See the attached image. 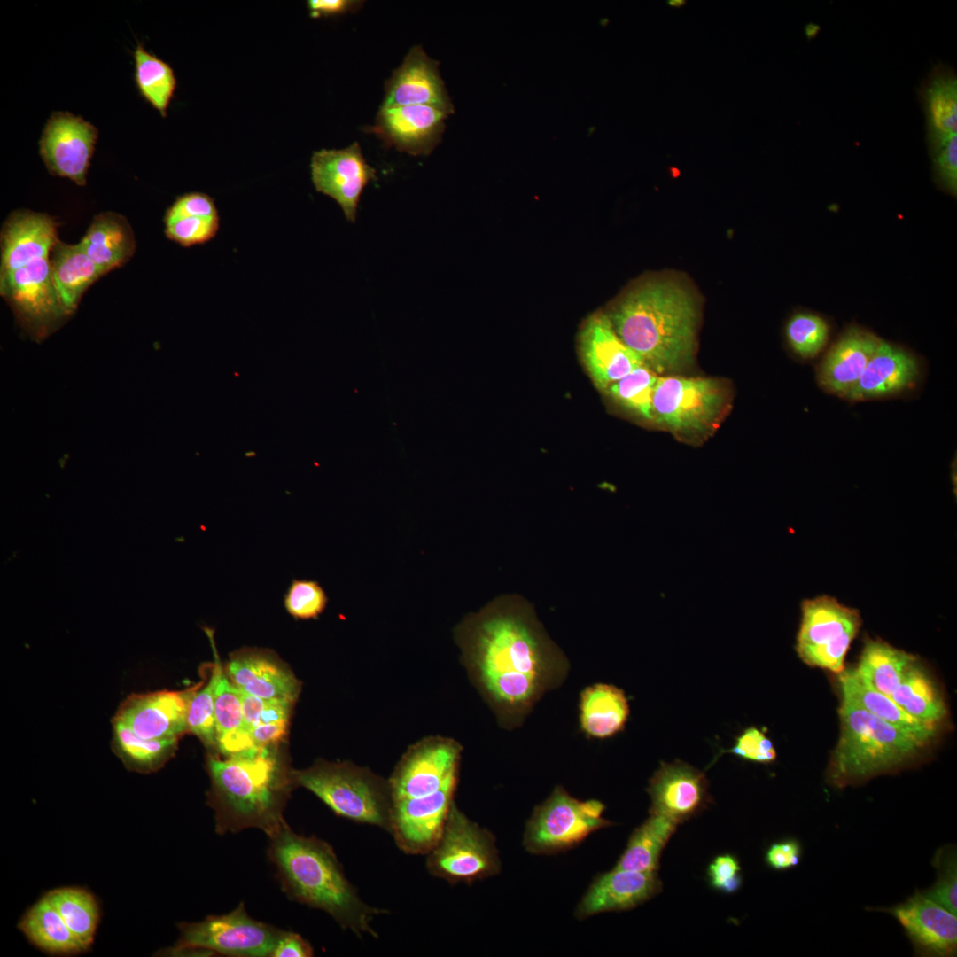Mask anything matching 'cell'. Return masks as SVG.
<instances>
[{
    "label": "cell",
    "mask_w": 957,
    "mask_h": 957,
    "mask_svg": "<svg viewBox=\"0 0 957 957\" xmlns=\"http://www.w3.org/2000/svg\"><path fill=\"white\" fill-rule=\"evenodd\" d=\"M801 845L796 839L775 842L766 852V862L773 869L787 870L796 867L801 858Z\"/></svg>",
    "instance_id": "cell-50"
},
{
    "label": "cell",
    "mask_w": 957,
    "mask_h": 957,
    "mask_svg": "<svg viewBox=\"0 0 957 957\" xmlns=\"http://www.w3.org/2000/svg\"><path fill=\"white\" fill-rule=\"evenodd\" d=\"M935 182L948 194H957V135L930 151Z\"/></svg>",
    "instance_id": "cell-48"
},
{
    "label": "cell",
    "mask_w": 957,
    "mask_h": 957,
    "mask_svg": "<svg viewBox=\"0 0 957 957\" xmlns=\"http://www.w3.org/2000/svg\"><path fill=\"white\" fill-rule=\"evenodd\" d=\"M920 376V363L913 354L881 339L859 381L845 399L867 401L896 396L914 388Z\"/></svg>",
    "instance_id": "cell-23"
},
{
    "label": "cell",
    "mask_w": 957,
    "mask_h": 957,
    "mask_svg": "<svg viewBox=\"0 0 957 957\" xmlns=\"http://www.w3.org/2000/svg\"><path fill=\"white\" fill-rule=\"evenodd\" d=\"M167 237L183 247L204 245L217 235L220 216L214 198L193 191L176 198L164 215Z\"/></svg>",
    "instance_id": "cell-28"
},
{
    "label": "cell",
    "mask_w": 957,
    "mask_h": 957,
    "mask_svg": "<svg viewBox=\"0 0 957 957\" xmlns=\"http://www.w3.org/2000/svg\"><path fill=\"white\" fill-rule=\"evenodd\" d=\"M207 766L217 833L256 828L269 837L287 824L283 811L288 778L270 747L253 748L224 759L210 756Z\"/></svg>",
    "instance_id": "cell-5"
},
{
    "label": "cell",
    "mask_w": 957,
    "mask_h": 957,
    "mask_svg": "<svg viewBox=\"0 0 957 957\" xmlns=\"http://www.w3.org/2000/svg\"><path fill=\"white\" fill-rule=\"evenodd\" d=\"M709 782L704 772L681 761L661 762L650 780V813L678 824L696 815L711 803Z\"/></svg>",
    "instance_id": "cell-17"
},
{
    "label": "cell",
    "mask_w": 957,
    "mask_h": 957,
    "mask_svg": "<svg viewBox=\"0 0 957 957\" xmlns=\"http://www.w3.org/2000/svg\"><path fill=\"white\" fill-rule=\"evenodd\" d=\"M232 683L243 693L293 704L300 684L292 673L265 653L243 650L228 664Z\"/></svg>",
    "instance_id": "cell-26"
},
{
    "label": "cell",
    "mask_w": 957,
    "mask_h": 957,
    "mask_svg": "<svg viewBox=\"0 0 957 957\" xmlns=\"http://www.w3.org/2000/svg\"><path fill=\"white\" fill-rule=\"evenodd\" d=\"M245 726L250 731L256 726L288 722L292 704L268 700L241 692Z\"/></svg>",
    "instance_id": "cell-47"
},
{
    "label": "cell",
    "mask_w": 957,
    "mask_h": 957,
    "mask_svg": "<svg viewBox=\"0 0 957 957\" xmlns=\"http://www.w3.org/2000/svg\"><path fill=\"white\" fill-rule=\"evenodd\" d=\"M447 116L428 105L380 106L371 131L388 147L426 156L440 142Z\"/></svg>",
    "instance_id": "cell-18"
},
{
    "label": "cell",
    "mask_w": 957,
    "mask_h": 957,
    "mask_svg": "<svg viewBox=\"0 0 957 957\" xmlns=\"http://www.w3.org/2000/svg\"><path fill=\"white\" fill-rule=\"evenodd\" d=\"M362 4L358 0H308L307 5L310 17L319 19L356 12Z\"/></svg>",
    "instance_id": "cell-51"
},
{
    "label": "cell",
    "mask_w": 957,
    "mask_h": 957,
    "mask_svg": "<svg viewBox=\"0 0 957 957\" xmlns=\"http://www.w3.org/2000/svg\"><path fill=\"white\" fill-rule=\"evenodd\" d=\"M314 952L310 944L300 935L284 931L278 940L272 957H308Z\"/></svg>",
    "instance_id": "cell-52"
},
{
    "label": "cell",
    "mask_w": 957,
    "mask_h": 957,
    "mask_svg": "<svg viewBox=\"0 0 957 957\" xmlns=\"http://www.w3.org/2000/svg\"><path fill=\"white\" fill-rule=\"evenodd\" d=\"M327 603L326 593L315 580H292L284 595L287 612L297 619H316Z\"/></svg>",
    "instance_id": "cell-45"
},
{
    "label": "cell",
    "mask_w": 957,
    "mask_h": 957,
    "mask_svg": "<svg viewBox=\"0 0 957 957\" xmlns=\"http://www.w3.org/2000/svg\"><path fill=\"white\" fill-rule=\"evenodd\" d=\"M659 375L642 365L610 385L603 393L619 408L646 422H653L652 400Z\"/></svg>",
    "instance_id": "cell-41"
},
{
    "label": "cell",
    "mask_w": 957,
    "mask_h": 957,
    "mask_svg": "<svg viewBox=\"0 0 957 957\" xmlns=\"http://www.w3.org/2000/svg\"><path fill=\"white\" fill-rule=\"evenodd\" d=\"M881 338L858 326L848 328L834 343L817 368L819 385L844 397L856 385Z\"/></svg>",
    "instance_id": "cell-24"
},
{
    "label": "cell",
    "mask_w": 957,
    "mask_h": 957,
    "mask_svg": "<svg viewBox=\"0 0 957 957\" xmlns=\"http://www.w3.org/2000/svg\"><path fill=\"white\" fill-rule=\"evenodd\" d=\"M310 175L315 191L335 200L346 219L354 223L361 196L377 173L366 161L359 143L354 142L343 149L314 152Z\"/></svg>",
    "instance_id": "cell-15"
},
{
    "label": "cell",
    "mask_w": 957,
    "mask_h": 957,
    "mask_svg": "<svg viewBox=\"0 0 957 957\" xmlns=\"http://www.w3.org/2000/svg\"><path fill=\"white\" fill-rule=\"evenodd\" d=\"M678 825L665 817L650 814L633 832L614 868L657 872L661 852Z\"/></svg>",
    "instance_id": "cell-37"
},
{
    "label": "cell",
    "mask_w": 957,
    "mask_h": 957,
    "mask_svg": "<svg viewBox=\"0 0 957 957\" xmlns=\"http://www.w3.org/2000/svg\"><path fill=\"white\" fill-rule=\"evenodd\" d=\"M839 717L840 736L829 766V779L839 788L895 770L926 745L844 700Z\"/></svg>",
    "instance_id": "cell-6"
},
{
    "label": "cell",
    "mask_w": 957,
    "mask_h": 957,
    "mask_svg": "<svg viewBox=\"0 0 957 957\" xmlns=\"http://www.w3.org/2000/svg\"><path fill=\"white\" fill-rule=\"evenodd\" d=\"M725 382L713 377L659 376L652 400L653 423L682 439H697L718 424L728 405Z\"/></svg>",
    "instance_id": "cell-8"
},
{
    "label": "cell",
    "mask_w": 957,
    "mask_h": 957,
    "mask_svg": "<svg viewBox=\"0 0 957 957\" xmlns=\"http://www.w3.org/2000/svg\"><path fill=\"white\" fill-rule=\"evenodd\" d=\"M629 712L625 692L614 685L596 683L580 695V727L592 738H609L623 731Z\"/></svg>",
    "instance_id": "cell-32"
},
{
    "label": "cell",
    "mask_w": 957,
    "mask_h": 957,
    "mask_svg": "<svg viewBox=\"0 0 957 957\" xmlns=\"http://www.w3.org/2000/svg\"><path fill=\"white\" fill-rule=\"evenodd\" d=\"M903 927L916 953L948 957L957 952V916L922 891L886 910Z\"/></svg>",
    "instance_id": "cell-20"
},
{
    "label": "cell",
    "mask_w": 957,
    "mask_h": 957,
    "mask_svg": "<svg viewBox=\"0 0 957 957\" xmlns=\"http://www.w3.org/2000/svg\"><path fill=\"white\" fill-rule=\"evenodd\" d=\"M890 697L907 714L928 724L936 726L946 713L938 690L916 661L907 667Z\"/></svg>",
    "instance_id": "cell-38"
},
{
    "label": "cell",
    "mask_w": 957,
    "mask_h": 957,
    "mask_svg": "<svg viewBox=\"0 0 957 957\" xmlns=\"http://www.w3.org/2000/svg\"><path fill=\"white\" fill-rule=\"evenodd\" d=\"M134 60L135 82L139 95L162 117H167L177 84L173 68L148 52L140 43L134 51Z\"/></svg>",
    "instance_id": "cell-39"
},
{
    "label": "cell",
    "mask_w": 957,
    "mask_h": 957,
    "mask_svg": "<svg viewBox=\"0 0 957 957\" xmlns=\"http://www.w3.org/2000/svg\"><path fill=\"white\" fill-rule=\"evenodd\" d=\"M725 752L732 753L747 761L761 764L772 763L777 757L772 741L756 727L744 729L735 738L732 748L722 750L719 756Z\"/></svg>",
    "instance_id": "cell-46"
},
{
    "label": "cell",
    "mask_w": 957,
    "mask_h": 957,
    "mask_svg": "<svg viewBox=\"0 0 957 957\" xmlns=\"http://www.w3.org/2000/svg\"><path fill=\"white\" fill-rule=\"evenodd\" d=\"M292 775L294 783L313 792L337 815L390 833L389 782L370 769L350 762L318 760Z\"/></svg>",
    "instance_id": "cell-7"
},
{
    "label": "cell",
    "mask_w": 957,
    "mask_h": 957,
    "mask_svg": "<svg viewBox=\"0 0 957 957\" xmlns=\"http://www.w3.org/2000/svg\"><path fill=\"white\" fill-rule=\"evenodd\" d=\"M739 861L731 854L717 856L708 867L711 885L720 891L733 893L742 884Z\"/></svg>",
    "instance_id": "cell-49"
},
{
    "label": "cell",
    "mask_w": 957,
    "mask_h": 957,
    "mask_svg": "<svg viewBox=\"0 0 957 957\" xmlns=\"http://www.w3.org/2000/svg\"><path fill=\"white\" fill-rule=\"evenodd\" d=\"M214 654V664L208 682L198 689L191 699L187 715V731L197 735L203 743L216 746L214 718V697L220 673L222 670L217 655L212 632L206 630Z\"/></svg>",
    "instance_id": "cell-42"
},
{
    "label": "cell",
    "mask_w": 957,
    "mask_h": 957,
    "mask_svg": "<svg viewBox=\"0 0 957 957\" xmlns=\"http://www.w3.org/2000/svg\"><path fill=\"white\" fill-rule=\"evenodd\" d=\"M933 861L938 871V878L935 883L922 893L953 914H957V860L955 848L945 846L939 849Z\"/></svg>",
    "instance_id": "cell-44"
},
{
    "label": "cell",
    "mask_w": 957,
    "mask_h": 957,
    "mask_svg": "<svg viewBox=\"0 0 957 957\" xmlns=\"http://www.w3.org/2000/svg\"><path fill=\"white\" fill-rule=\"evenodd\" d=\"M671 7L681 8L686 4L685 0H669L666 2Z\"/></svg>",
    "instance_id": "cell-54"
},
{
    "label": "cell",
    "mask_w": 957,
    "mask_h": 957,
    "mask_svg": "<svg viewBox=\"0 0 957 957\" xmlns=\"http://www.w3.org/2000/svg\"><path fill=\"white\" fill-rule=\"evenodd\" d=\"M79 244L103 276L128 261L136 250L130 224L114 212L96 215Z\"/></svg>",
    "instance_id": "cell-29"
},
{
    "label": "cell",
    "mask_w": 957,
    "mask_h": 957,
    "mask_svg": "<svg viewBox=\"0 0 957 957\" xmlns=\"http://www.w3.org/2000/svg\"><path fill=\"white\" fill-rule=\"evenodd\" d=\"M216 746L227 757L255 748L245 726L241 691L220 673L214 697Z\"/></svg>",
    "instance_id": "cell-34"
},
{
    "label": "cell",
    "mask_w": 957,
    "mask_h": 957,
    "mask_svg": "<svg viewBox=\"0 0 957 957\" xmlns=\"http://www.w3.org/2000/svg\"><path fill=\"white\" fill-rule=\"evenodd\" d=\"M919 100L925 115L929 152L957 131V75L945 64L934 66L921 84Z\"/></svg>",
    "instance_id": "cell-27"
},
{
    "label": "cell",
    "mask_w": 957,
    "mask_h": 957,
    "mask_svg": "<svg viewBox=\"0 0 957 957\" xmlns=\"http://www.w3.org/2000/svg\"><path fill=\"white\" fill-rule=\"evenodd\" d=\"M180 937L169 953L199 952L239 957H268L284 932L251 918L245 905L222 915L179 924Z\"/></svg>",
    "instance_id": "cell-10"
},
{
    "label": "cell",
    "mask_w": 957,
    "mask_h": 957,
    "mask_svg": "<svg viewBox=\"0 0 957 957\" xmlns=\"http://www.w3.org/2000/svg\"><path fill=\"white\" fill-rule=\"evenodd\" d=\"M785 334L791 350L803 359L816 357L829 339V329L821 316L806 312L797 313L786 325Z\"/></svg>",
    "instance_id": "cell-43"
},
{
    "label": "cell",
    "mask_w": 957,
    "mask_h": 957,
    "mask_svg": "<svg viewBox=\"0 0 957 957\" xmlns=\"http://www.w3.org/2000/svg\"><path fill=\"white\" fill-rule=\"evenodd\" d=\"M288 722H275L254 727L250 735L255 748L274 746L285 735Z\"/></svg>",
    "instance_id": "cell-53"
},
{
    "label": "cell",
    "mask_w": 957,
    "mask_h": 957,
    "mask_svg": "<svg viewBox=\"0 0 957 957\" xmlns=\"http://www.w3.org/2000/svg\"><path fill=\"white\" fill-rule=\"evenodd\" d=\"M0 294L24 331L38 343L70 317L55 288L50 256L33 259L0 274Z\"/></svg>",
    "instance_id": "cell-12"
},
{
    "label": "cell",
    "mask_w": 957,
    "mask_h": 957,
    "mask_svg": "<svg viewBox=\"0 0 957 957\" xmlns=\"http://www.w3.org/2000/svg\"><path fill=\"white\" fill-rule=\"evenodd\" d=\"M269 838L268 858L290 898L326 912L359 938H378L371 922L387 911L361 899L328 843L298 835L287 824Z\"/></svg>",
    "instance_id": "cell-4"
},
{
    "label": "cell",
    "mask_w": 957,
    "mask_h": 957,
    "mask_svg": "<svg viewBox=\"0 0 957 957\" xmlns=\"http://www.w3.org/2000/svg\"><path fill=\"white\" fill-rule=\"evenodd\" d=\"M662 889L657 872L613 868L593 882L577 906L575 916L585 919L613 911H624L646 902Z\"/></svg>",
    "instance_id": "cell-22"
},
{
    "label": "cell",
    "mask_w": 957,
    "mask_h": 957,
    "mask_svg": "<svg viewBox=\"0 0 957 957\" xmlns=\"http://www.w3.org/2000/svg\"><path fill=\"white\" fill-rule=\"evenodd\" d=\"M97 136V128L83 118L54 112L39 141L40 155L51 175L84 186Z\"/></svg>",
    "instance_id": "cell-14"
},
{
    "label": "cell",
    "mask_w": 957,
    "mask_h": 957,
    "mask_svg": "<svg viewBox=\"0 0 957 957\" xmlns=\"http://www.w3.org/2000/svg\"><path fill=\"white\" fill-rule=\"evenodd\" d=\"M579 341L582 362L596 388L603 392L645 365L620 339L606 314L596 313L588 317Z\"/></svg>",
    "instance_id": "cell-19"
},
{
    "label": "cell",
    "mask_w": 957,
    "mask_h": 957,
    "mask_svg": "<svg viewBox=\"0 0 957 957\" xmlns=\"http://www.w3.org/2000/svg\"><path fill=\"white\" fill-rule=\"evenodd\" d=\"M58 239L57 223L51 216L29 210L13 212L1 231L0 274L33 259L50 256Z\"/></svg>",
    "instance_id": "cell-25"
},
{
    "label": "cell",
    "mask_w": 957,
    "mask_h": 957,
    "mask_svg": "<svg viewBox=\"0 0 957 957\" xmlns=\"http://www.w3.org/2000/svg\"><path fill=\"white\" fill-rule=\"evenodd\" d=\"M604 809L598 800L580 801L556 787L527 822L525 848L533 854H549L573 847L591 833L611 825L603 817Z\"/></svg>",
    "instance_id": "cell-13"
},
{
    "label": "cell",
    "mask_w": 957,
    "mask_h": 957,
    "mask_svg": "<svg viewBox=\"0 0 957 957\" xmlns=\"http://www.w3.org/2000/svg\"><path fill=\"white\" fill-rule=\"evenodd\" d=\"M856 609L835 597L821 595L801 603L796 651L807 665L840 673L844 657L861 626Z\"/></svg>",
    "instance_id": "cell-11"
},
{
    "label": "cell",
    "mask_w": 957,
    "mask_h": 957,
    "mask_svg": "<svg viewBox=\"0 0 957 957\" xmlns=\"http://www.w3.org/2000/svg\"><path fill=\"white\" fill-rule=\"evenodd\" d=\"M18 927L31 944L46 953L74 955L86 951L47 895L25 913Z\"/></svg>",
    "instance_id": "cell-33"
},
{
    "label": "cell",
    "mask_w": 957,
    "mask_h": 957,
    "mask_svg": "<svg viewBox=\"0 0 957 957\" xmlns=\"http://www.w3.org/2000/svg\"><path fill=\"white\" fill-rule=\"evenodd\" d=\"M439 65L420 45L413 46L386 81L381 107L428 105L448 115L453 113Z\"/></svg>",
    "instance_id": "cell-21"
},
{
    "label": "cell",
    "mask_w": 957,
    "mask_h": 957,
    "mask_svg": "<svg viewBox=\"0 0 957 957\" xmlns=\"http://www.w3.org/2000/svg\"><path fill=\"white\" fill-rule=\"evenodd\" d=\"M50 268L59 300L70 316L88 288L103 276L80 244L58 239L50 253Z\"/></svg>",
    "instance_id": "cell-30"
},
{
    "label": "cell",
    "mask_w": 957,
    "mask_h": 957,
    "mask_svg": "<svg viewBox=\"0 0 957 957\" xmlns=\"http://www.w3.org/2000/svg\"><path fill=\"white\" fill-rule=\"evenodd\" d=\"M607 315L620 339L657 375H677L694 363L698 308L681 284L643 282Z\"/></svg>",
    "instance_id": "cell-3"
},
{
    "label": "cell",
    "mask_w": 957,
    "mask_h": 957,
    "mask_svg": "<svg viewBox=\"0 0 957 957\" xmlns=\"http://www.w3.org/2000/svg\"><path fill=\"white\" fill-rule=\"evenodd\" d=\"M455 634L476 686L510 727L566 675L564 655L521 595L494 598L466 617Z\"/></svg>",
    "instance_id": "cell-1"
},
{
    "label": "cell",
    "mask_w": 957,
    "mask_h": 957,
    "mask_svg": "<svg viewBox=\"0 0 957 957\" xmlns=\"http://www.w3.org/2000/svg\"><path fill=\"white\" fill-rule=\"evenodd\" d=\"M461 745L436 736L410 746L389 778L391 830L406 854H426L436 843L454 801Z\"/></svg>",
    "instance_id": "cell-2"
},
{
    "label": "cell",
    "mask_w": 957,
    "mask_h": 957,
    "mask_svg": "<svg viewBox=\"0 0 957 957\" xmlns=\"http://www.w3.org/2000/svg\"><path fill=\"white\" fill-rule=\"evenodd\" d=\"M111 745L126 768L140 774L160 769L175 753L177 739H144L123 722L113 719Z\"/></svg>",
    "instance_id": "cell-36"
},
{
    "label": "cell",
    "mask_w": 957,
    "mask_h": 957,
    "mask_svg": "<svg viewBox=\"0 0 957 957\" xmlns=\"http://www.w3.org/2000/svg\"><path fill=\"white\" fill-rule=\"evenodd\" d=\"M46 895L87 951L94 941L99 921V906L95 897L78 887L58 888Z\"/></svg>",
    "instance_id": "cell-40"
},
{
    "label": "cell",
    "mask_w": 957,
    "mask_h": 957,
    "mask_svg": "<svg viewBox=\"0 0 957 957\" xmlns=\"http://www.w3.org/2000/svg\"><path fill=\"white\" fill-rule=\"evenodd\" d=\"M916 657L882 640L867 638L855 671L876 691L891 696Z\"/></svg>",
    "instance_id": "cell-35"
},
{
    "label": "cell",
    "mask_w": 957,
    "mask_h": 957,
    "mask_svg": "<svg viewBox=\"0 0 957 957\" xmlns=\"http://www.w3.org/2000/svg\"><path fill=\"white\" fill-rule=\"evenodd\" d=\"M202 684L199 682L184 690L131 695L120 705L113 718L142 738L178 740L188 732L190 702Z\"/></svg>",
    "instance_id": "cell-16"
},
{
    "label": "cell",
    "mask_w": 957,
    "mask_h": 957,
    "mask_svg": "<svg viewBox=\"0 0 957 957\" xmlns=\"http://www.w3.org/2000/svg\"><path fill=\"white\" fill-rule=\"evenodd\" d=\"M426 855L428 872L450 883H471L496 875L501 870L494 835L470 820L455 802Z\"/></svg>",
    "instance_id": "cell-9"
},
{
    "label": "cell",
    "mask_w": 957,
    "mask_h": 957,
    "mask_svg": "<svg viewBox=\"0 0 957 957\" xmlns=\"http://www.w3.org/2000/svg\"><path fill=\"white\" fill-rule=\"evenodd\" d=\"M843 700L862 708L885 722L910 734L923 743L933 738L936 726L918 720L885 696L867 684L855 669L840 673Z\"/></svg>",
    "instance_id": "cell-31"
}]
</instances>
